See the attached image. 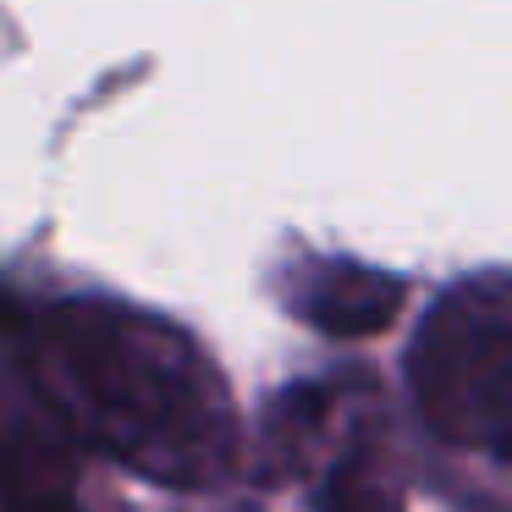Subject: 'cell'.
<instances>
[{"label": "cell", "instance_id": "obj_1", "mask_svg": "<svg viewBox=\"0 0 512 512\" xmlns=\"http://www.w3.org/2000/svg\"><path fill=\"white\" fill-rule=\"evenodd\" d=\"M34 380L72 435L155 485L204 490L232 463L226 386L171 320L67 298L39 320Z\"/></svg>", "mask_w": 512, "mask_h": 512}, {"label": "cell", "instance_id": "obj_2", "mask_svg": "<svg viewBox=\"0 0 512 512\" xmlns=\"http://www.w3.org/2000/svg\"><path fill=\"white\" fill-rule=\"evenodd\" d=\"M408 391L441 441L507 457L512 435V298L501 276L441 292L408 347Z\"/></svg>", "mask_w": 512, "mask_h": 512}, {"label": "cell", "instance_id": "obj_3", "mask_svg": "<svg viewBox=\"0 0 512 512\" xmlns=\"http://www.w3.org/2000/svg\"><path fill=\"white\" fill-rule=\"evenodd\" d=\"M292 309L325 336H375L397 320L402 309V281L386 270L364 265H309L292 287Z\"/></svg>", "mask_w": 512, "mask_h": 512}, {"label": "cell", "instance_id": "obj_4", "mask_svg": "<svg viewBox=\"0 0 512 512\" xmlns=\"http://www.w3.org/2000/svg\"><path fill=\"white\" fill-rule=\"evenodd\" d=\"M0 507L6 512H83L72 485V457L56 435L34 424L0 430Z\"/></svg>", "mask_w": 512, "mask_h": 512}, {"label": "cell", "instance_id": "obj_5", "mask_svg": "<svg viewBox=\"0 0 512 512\" xmlns=\"http://www.w3.org/2000/svg\"><path fill=\"white\" fill-rule=\"evenodd\" d=\"M320 512H402L397 485L369 452H347L320 485Z\"/></svg>", "mask_w": 512, "mask_h": 512}, {"label": "cell", "instance_id": "obj_6", "mask_svg": "<svg viewBox=\"0 0 512 512\" xmlns=\"http://www.w3.org/2000/svg\"><path fill=\"white\" fill-rule=\"evenodd\" d=\"M0 320H12V309H6V298H0Z\"/></svg>", "mask_w": 512, "mask_h": 512}]
</instances>
